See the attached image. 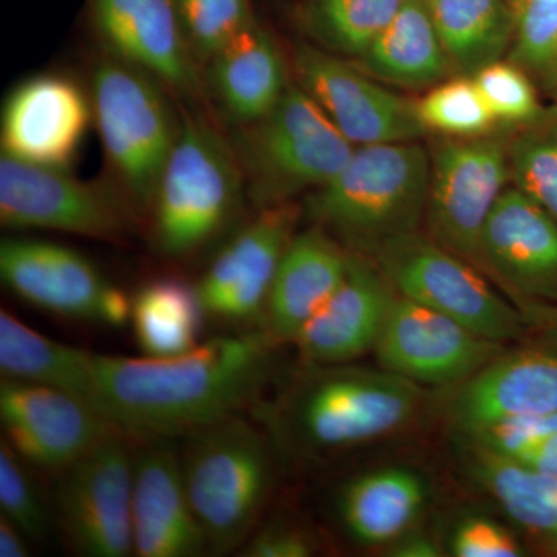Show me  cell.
Returning <instances> with one entry per match:
<instances>
[{"instance_id":"obj_43","label":"cell","mask_w":557,"mask_h":557,"mask_svg":"<svg viewBox=\"0 0 557 557\" xmlns=\"http://www.w3.org/2000/svg\"><path fill=\"white\" fill-rule=\"evenodd\" d=\"M391 553L394 557H438L442 548L431 536L423 533H406L392 542Z\"/></svg>"},{"instance_id":"obj_37","label":"cell","mask_w":557,"mask_h":557,"mask_svg":"<svg viewBox=\"0 0 557 557\" xmlns=\"http://www.w3.org/2000/svg\"><path fill=\"white\" fill-rule=\"evenodd\" d=\"M472 78L497 121L528 126L545 115L534 79L515 62H493Z\"/></svg>"},{"instance_id":"obj_30","label":"cell","mask_w":557,"mask_h":557,"mask_svg":"<svg viewBox=\"0 0 557 557\" xmlns=\"http://www.w3.org/2000/svg\"><path fill=\"white\" fill-rule=\"evenodd\" d=\"M205 314L197 287L182 278L160 277L132 299L131 322L143 354L172 358L199 346Z\"/></svg>"},{"instance_id":"obj_22","label":"cell","mask_w":557,"mask_h":557,"mask_svg":"<svg viewBox=\"0 0 557 557\" xmlns=\"http://www.w3.org/2000/svg\"><path fill=\"white\" fill-rule=\"evenodd\" d=\"M135 450L134 549L139 557H197L209 542L190 505L182 458L168 440H148Z\"/></svg>"},{"instance_id":"obj_2","label":"cell","mask_w":557,"mask_h":557,"mask_svg":"<svg viewBox=\"0 0 557 557\" xmlns=\"http://www.w3.org/2000/svg\"><path fill=\"white\" fill-rule=\"evenodd\" d=\"M431 156L420 143L357 146L335 178L307 197L314 225L354 255L373 259L426 215Z\"/></svg>"},{"instance_id":"obj_9","label":"cell","mask_w":557,"mask_h":557,"mask_svg":"<svg viewBox=\"0 0 557 557\" xmlns=\"http://www.w3.org/2000/svg\"><path fill=\"white\" fill-rule=\"evenodd\" d=\"M426 219L431 236L483 270V228L508 188V145L498 138L440 139L432 146ZM486 274V273H485Z\"/></svg>"},{"instance_id":"obj_20","label":"cell","mask_w":557,"mask_h":557,"mask_svg":"<svg viewBox=\"0 0 557 557\" xmlns=\"http://www.w3.org/2000/svg\"><path fill=\"white\" fill-rule=\"evenodd\" d=\"M454 388L448 418L461 438L509 418L557 412V350L534 343L504 351Z\"/></svg>"},{"instance_id":"obj_45","label":"cell","mask_w":557,"mask_h":557,"mask_svg":"<svg viewBox=\"0 0 557 557\" xmlns=\"http://www.w3.org/2000/svg\"><path fill=\"white\" fill-rule=\"evenodd\" d=\"M507 2L509 3V5L512 7V9L516 10V7H518L519 0H507Z\"/></svg>"},{"instance_id":"obj_44","label":"cell","mask_w":557,"mask_h":557,"mask_svg":"<svg viewBox=\"0 0 557 557\" xmlns=\"http://www.w3.org/2000/svg\"><path fill=\"white\" fill-rule=\"evenodd\" d=\"M27 539L20 528L10 522L9 519L0 516V556H28Z\"/></svg>"},{"instance_id":"obj_23","label":"cell","mask_w":557,"mask_h":557,"mask_svg":"<svg viewBox=\"0 0 557 557\" xmlns=\"http://www.w3.org/2000/svg\"><path fill=\"white\" fill-rule=\"evenodd\" d=\"M288 86L284 54L256 17L207 62L205 87L231 127L263 119Z\"/></svg>"},{"instance_id":"obj_24","label":"cell","mask_w":557,"mask_h":557,"mask_svg":"<svg viewBox=\"0 0 557 557\" xmlns=\"http://www.w3.org/2000/svg\"><path fill=\"white\" fill-rule=\"evenodd\" d=\"M350 258L348 249L317 225L296 234L274 277L263 311V329L277 343H293L338 288Z\"/></svg>"},{"instance_id":"obj_36","label":"cell","mask_w":557,"mask_h":557,"mask_svg":"<svg viewBox=\"0 0 557 557\" xmlns=\"http://www.w3.org/2000/svg\"><path fill=\"white\" fill-rule=\"evenodd\" d=\"M27 461L5 440L0 443V508L2 516L30 541H42L51 527L50 509L44 502Z\"/></svg>"},{"instance_id":"obj_8","label":"cell","mask_w":557,"mask_h":557,"mask_svg":"<svg viewBox=\"0 0 557 557\" xmlns=\"http://www.w3.org/2000/svg\"><path fill=\"white\" fill-rule=\"evenodd\" d=\"M398 295L456 319L494 343L525 338V314L502 298L478 267L416 233L391 242L373 258Z\"/></svg>"},{"instance_id":"obj_28","label":"cell","mask_w":557,"mask_h":557,"mask_svg":"<svg viewBox=\"0 0 557 557\" xmlns=\"http://www.w3.org/2000/svg\"><path fill=\"white\" fill-rule=\"evenodd\" d=\"M454 72L472 76L511 50L516 10L507 0H426Z\"/></svg>"},{"instance_id":"obj_3","label":"cell","mask_w":557,"mask_h":557,"mask_svg":"<svg viewBox=\"0 0 557 557\" xmlns=\"http://www.w3.org/2000/svg\"><path fill=\"white\" fill-rule=\"evenodd\" d=\"M423 387L381 369L307 366L271 412L278 440L306 453L364 445L408 426Z\"/></svg>"},{"instance_id":"obj_18","label":"cell","mask_w":557,"mask_h":557,"mask_svg":"<svg viewBox=\"0 0 557 557\" xmlns=\"http://www.w3.org/2000/svg\"><path fill=\"white\" fill-rule=\"evenodd\" d=\"M94 108L76 81L40 73L7 95L0 145L11 159L69 171L89 132Z\"/></svg>"},{"instance_id":"obj_33","label":"cell","mask_w":557,"mask_h":557,"mask_svg":"<svg viewBox=\"0 0 557 557\" xmlns=\"http://www.w3.org/2000/svg\"><path fill=\"white\" fill-rule=\"evenodd\" d=\"M516 188L557 222V113L528 124L508 145Z\"/></svg>"},{"instance_id":"obj_27","label":"cell","mask_w":557,"mask_h":557,"mask_svg":"<svg viewBox=\"0 0 557 557\" xmlns=\"http://www.w3.org/2000/svg\"><path fill=\"white\" fill-rule=\"evenodd\" d=\"M0 370L5 379L60 388L94 405L97 354L47 338L7 310L0 311Z\"/></svg>"},{"instance_id":"obj_5","label":"cell","mask_w":557,"mask_h":557,"mask_svg":"<svg viewBox=\"0 0 557 557\" xmlns=\"http://www.w3.org/2000/svg\"><path fill=\"white\" fill-rule=\"evenodd\" d=\"M231 129L245 188L259 209L327 185L357 148L296 83L263 119Z\"/></svg>"},{"instance_id":"obj_6","label":"cell","mask_w":557,"mask_h":557,"mask_svg":"<svg viewBox=\"0 0 557 557\" xmlns=\"http://www.w3.org/2000/svg\"><path fill=\"white\" fill-rule=\"evenodd\" d=\"M164 90L145 70L108 53L91 72L90 100L102 149L120 193L138 215L152 211L182 126Z\"/></svg>"},{"instance_id":"obj_1","label":"cell","mask_w":557,"mask_h":557,"mask_svg":"<svg viewBox=\"0 0 557 557\" xmlns=\"http://www.w3.org/2000/svg\"><path fill=\"white\" fill-rule=\"evenodd\" d=\"M276 344L262 329L218 336L172 358L97 355L95 408L131 438L188 437L255 401Z\"/></svg>"},{"instance_id":"obj_12","label":"cell","mask_w":557,"mask_h":557,"mask_svg":"<svg viewBox=\"0 0 557 557\" xmlns=\"http://www.w3.org/2000/svg\"><path fill=\"white\" fill-rule=\"evenodd\" d=\"M0 276L11 293L64 318L121 327L132 299L75 249L54 242L9 237L0 244Z\"/></svg>"},{"instance_id":"obj_13","label":"cell","mask_w":557,"mask_h":557,"mask_svg":"<svg viewBox=\"0 0 557 557\" xmlns=\"http://www.w3.org/2000/svg\"><path fill=\"white\" fill-rule=\"evenodd\" d=\"M0 420L3 440L27 465L58 474L124 434L86 399L5 376L0 381Z\"/></svg>"},{"instance_id":"obj_40","label":"cell","mask_w":557,"mask_h":557,"mask_svg":"<svg viewBox=\"0 0 557 557\" xmlns=\"http://www.w3.org/2000/svg\"><path fill=\"white\" fill-rule=\"evenodd\" d=\"M317 552L314 539L306 528L288 522H271L245 542L244 553L251 557H309Z\"/></svg>"},{"instance_id":"obj_16","label":"cell","mask_w":557,"mask_h":557,"mask_svg":"<svg viewBox=\"0 0 557 557\" xmlns=\"http://www.w3.org/2000/svg\"><path fill=\"white\" fill-rule=\"evenodd\" d=\"M300 214L292 201L260 208L258 218L220 251L197 285L207 317L228 324L263 318Z\"/></svg>"},{"instance_id":"obj_32","label":"cell","mask_w":557,"mask_h":557,"mask_svg":"<svg viewBox=\"0 0 557 557\" xmlns=\"http://www.w3.org/2000/svg\"><path fill=\"white\" fill-rule=\"evenodd\" d=\"M424 129L454 138H474L490 134L497 124L472 76L442 81L416 102Z\"/></svg>"},{"instance_id":"obj_38","label":"cell","mask_w":557,"mask_h":557,"mask_svg":"<svg viewBox=\"0 0 557 557\" xmlns=\"http://www.w3.org/2000/svg\"><path fill=\"white\" fill-rule=\"evenodd\" d=\"M553 434H557V412L509 418L463 440L472 448L516 460Z\"/></svg>"},{"instance_id":"obj_4","label":"cell","mask_w":557,"mask_h":557,"mask_svg":"<svg viewBox=\"0 0 557 557\" xmlns=\"http://www.w3.org/2000/svg\"><path fill=\"white\" fill-rule=\"evenodd\" d=\"M245 190L230 138L200 113L183 110L150 211L157 251L182 259L208 247L236 215Z\"/></svg>"},{"instance_id":"obj_11","label":"cell","mask_w":557,"mask_h":557,"mask_svg":"<svg viewBox=\"0 0 557 557\" xmlns=\"http://www.w3.org/2000/svg\"><path fill=\"white\" fill-rule=\"evenodd\" d=\"M127 440V435H116L60 472V522L70 545L79 555H135V450Z\"/></svg>"},{"instance_id":"obj_29","label":"cell","mask_w":557,"mask_h":557,"mask_svg":"<svg viewBox=\"0 0 557 557\" xmlns=\"http://www.w3.org/2000/svg\"><path fill=\"white\" fill-rule=\"evenodd\" d=\"M472 474L539 547L557 553V478L472 448Z\"/></svg>"},{"instance_id":"obj_7","label":"cell","mask_w":557,"mask_h":557,"mask_svg":"<svg viewBox=\"0 0 557 557\" xmlns=\"http://www.w3.org/2000/svg\"><path fill=\"white\" fill-rule=\"evenodd\" d=\"M183 478L209 552L240 548L258 522L271 482L273 458L265 435L239 416L188 435Z\"/></svg>"},{"instance_id":"obj_31","label":"cell","mask_w":557,"mask_h":557,"mask_svg":"<svg viewBox=\"0 0 557 557\" xmlns=\"http://www.w3.org/2000/svg\"><path fill=\"white\" fill-rule=\"evenodd\" d=\"M403 3L405 0H306L304 27L319 49L359 60Z\"/></svg>"},{"instance_id":"obj_10","label":"cell","mask_w":557,"mask_h":557,"mask_svg":"<svg viewBox=\"0 0 557 557\" xmlns=\"http://www.w3.org/2000/svg\"><path fill=\"white\" fill-rule=\"evenodd\" d=\"M121 194L81 182L69 171L0 159V222L11 230H47L119 240L131 225Z\"/></svg>"},{"instance_id":"obj_15","label":"cell","mask_w":557,"mask_h":557,"mask_svg":"<svg viewBox=\"0 0 557 557\" xmlns=\"http://www.w3.org/2000/svg\"><path fill=\"white\" fill-rule=\"evenodd\" d=\"M293 64L296 84L355 146L417 141L426 134L416 102L384 89L341 57L300 44Z\"/></svg>"},{"instance_id":"obj_25","label":"cell","mask_w":557,"mask_h":557,"mask_svg":"<svg viewBox=\"0 0 557 557\" xmlns=\"http://www.w3.org/2000/svg\"><path fill=\"white\" fill-rule=\"evenodd\" d=\"M428 487L408 468H383L343 487L338 515L344 530L362 545H391L408 533L426 504Z\"/></svg>"},{"instance_id":"obj_39","label":"cell","mask_w":557,"mask_h":557,"mask_svg":"<svg viewBox=\"0 0 557 557\" xmlns=\"http://www.w3.org/2000/svg\"><path fill=\"white\" fill-rule=\"evenodd\" d=\"M450 552L457 557H519L522 545L511 531L486 518L461 520L450 536Z\"/></svg>"},{"instance_id":"obj_21","label":"cell","mask_w":557,"mask_h":557,"mask_svg":"<svg viewBox=\"0 0 557 557\" xmlns=\"http://www.w3.org/2000/svg\"><path fill=\"white\" fill-rule=\"evenodd\" d=\"M397 295L375 260L351 252L338 288L293 341L304 364H348L373 351Z\"/></svg>"},{"instance_id":"obj_42","label":"cell","mask_w":557,"mask_h":557,"mask_svg":"<svg viewBox=\"0 0 557 557\" xmlns=\"http://www.w3.org/2000/svg\"><path fill=\"white\" fill-rule=\"evenodd\" d=\"M530 332H537V343L557 350V306H534L527 311Z\"/></svg>"},{"instance_id":"obj_35","label":"cell","mask_w":557,"mask_h":557,"mask_svg":"<svg viewBox=\"0 0 557 557\" xmlns=\"http://www.w3.org/2000/svg\"><path fill=\"white\" fill-rule=\"evenodd\" d=\"M180 24L199 64H207L255 20L251 0H175Z\"/></svg>"},{"instance_id":"obj_34","label":"cell","mask_w":557,"mask_h":557,"mask_svg":"<svg viewBox=\"0 0 557 557\" xmlns=\"http://www.w3.org/2000/svg\"><path fill=\"white\" fill-rule=\"evenodd\" d=\"M508 60L557 90V0H519Z\"/></svg>"},{"instance_id":"obj_17","label":"cell","mask_w":557,"mask_h":557,"mask_svg":"<svg viewBox=\"0 0 557 557\" xmlns=\"http://www.w3.org/2000/svg\"><path fill=\"white\" fill-rule=\"evenodd\" d=\"M480 251L487 276L500 282L523 314L557 306V222L516 186L494 205Z\"/></svg>"},{"instance_id":"obj_41","label":"cell","mask_w":557,"mask_h":557,"mask_svg":"<svg viewBox=\"0 0 557 557\" xmlns=\"http://www.w3.org/2000/svg\"><path fill=\"white\" fill-rule=\"evenodd\" d=\"M516 461H519L523 467L542 472V474L556 475L557 478V434L549 435L544 442L539 443L534 448L516 458Z\"/></svg>"},{"instance_id":"obj_19","label":"cell","mask_w":557,"mask_h":557,"mask_svg":"<svg viewBox=\"0 0 557 557\" xmlns=\"http://www.w3.org/2000/svg\"><path fill=\"white\" fill-rule=\"evenodd\" d=\"M91 27L110 57L145 70L180 97L207 91L180 24L175 0H86Z\"/></svg>"},{"instance_id":"obj_14","label":"cell","mask_w":557,"mask_h":557,"mask_svg":"<svg viewBox=\"0 0 557 557\" xmlns=\"http://www.w3.org/2000/svg\"><path fill=\"white\" fill-rule=\"evenodd\" d=\"M504 351V344L401 295L373 348L381 369L421 387H456Z\"/></svg>"},{"instance_id":"obj_26","label":"cell","mask_w":557,"mask_h":557,"mask_svg":"<svg viewBox=\"0 0 557 557\" xmlns=\"http://www.w3.org/2000/svg\"><path fill=\"white\" fill-rule=\"evenodd\" d=\"M358 61L366 73L403 87H432L454 72L426 0H405Z\"/></svg>"}]
</instances>
